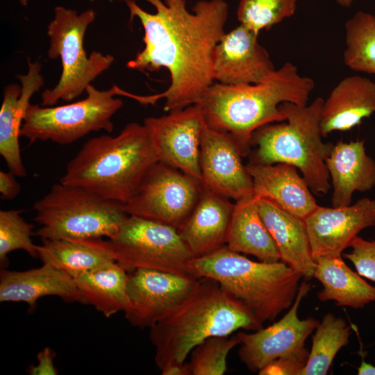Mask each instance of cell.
<instances>
[{"mask_svg":"<svg viewBox=\"0 0 375 375\" xmlns=\"http://www.w3.org/2000/svg\"><path fill=\"white\" fill-rule=\"evenodd\" d=\"M131 20L144 31V49L126 66L141 72L166 68L170 85L163 92L136 95L142 104L165 99L171 111L199 103L213 83L215 47L224 34L228 5L224 0L199 1L189 12L185 0H125Z\"/></svg>","mask_w":375,"mask_h":375,"instance_id":"cell-1","label":"cell"},{"mask_svg":"<svg viewBox=\"0 0 375 375\" xmlns=\"http://www.w3.org/2000/svg\"><path fill=\"white\" fill-rule=\"evenodd\" d=\"M314 88L312 78L299 75L297 67L288 62L258 83H212L199 103L206 126L230 133L245 157L251 153L256 130L285 121L280 104L306 106Z\"/></svg>","mask_w":375,"mask_h":375,"instance_id":"cell-2","label":"cell"},{"mask_svg":"<svg viewBox=\"0 0 375 375\" xmlns=\"http://www.w3.org/2000/svg\"><path fill=\"white\" fill-rule=\"evenodd\" d=\"M262 327L219 283L200 278L189 297L150 328L155 362L160 370L170 364L184 363L191 351L210 337Z\"/></svg>","mask_w":375,"mask_h":375,"instance_id":"cell-3","label":"cell"},{"mask_svg":"<svg viewBox=\"0 0 375 375\" xmlns=\"http://www.w3.org/2000/svg\"><path fill=\"white\" fill-rule=\"evenodd\" d=\"M158 162L147 128L132 122L116 136L88 140L67 164L60 182L124 204L136 194L145 175Z\"/></svg>","mask_w":375,"mask_h":375,"instance_id":"cell-4","label":"cell"},{"mask_svg":"<svg viewBox=\"0 0 375 375\" xmlns=\"http://www.w3.org/2000/svg\"><path fill=\"white\" fill-rule=\"evenodd\" d=\"M188 274L216 281L262 324L291 307L303 277L281 260L254 261L226 246L193 258Z\"/></svg>","mask_w":375,"mask_h":375,"instance_id":"cell-5","label":"cell"},{"mask_svg":"<svg viewBox=\"0 0 375 375\" xmlns=\"http://www.w3.org/2000/svg\"><path fill=\"white\" fill-rule=\"evenodd\" d=\"M324 100L318 97L304 106L290 102L280 104L287 122L266 124L253 132L251 144L257 149L250 162L294 166L313 194H326L331 185L325 160L333 144L322 140L320 115Z\"/></svg>","mask_w":375,"mask_h":375,"instance_id":"cell-6","label":"cell"},{"mask_svg":"<svg viewBox=\"0 0 375 375\" xmlns=\"http://www.w3.org/2000/svg\"><path fill=\"white\" fill-rule=\"evenodd\" d=\"M42 241L112 238L128 215L124 204L60 181L34 203Z\"/></svg>","mask_w":375,"mask_h":375,"instance_id":"cell-7","label":"cell"},{"mask_svg":"<svg viewBox=\"0 0 375 375\" xmlns=\"http://www.w3.org/2000/svg\"><path fill=\"white\" fill-rule=\"evenodd\" d=\"M95 17L91 8L78 14L72 9L56 7L54 18L47 27L50 39L47 56L51 60L60 58L62 73L56 85L42 93L41 106H53L60 100L70 101L78 97L112 65V55L92 51L88 56L84 49L85 34Z\"/></svg>","mask_w":375,"mask_h":375,"instance_id":"cell-8","label":"cell"},{"mask_svg":"<svg viewBox=\"0 0 375 375\" xmlns=\"http://www.w3.org/2000/svg\"><path fill=\"white\" fill-rule=\"evenodd\" d=\"M87 97L69 104L42 106L29 104L20 131V137L30 144L50 140L59 144H69L91 132L103 130L111 133L112 117L122 108L123 101L115 95L124 90L115 85L99 90L90 84Z\"/></svg>","mask_w":375,"mask_h":375,"instance_id":"cell-9","label":"cell"},{"mask_svg":"<svg viewBox=\"0 0 375 375\" xmlns=\"http://www.w3.org/2000/svg\"><path fill=\"white\" fill-rule=\"evenodd\" d=\"M108 242L115 261L128 273L150 269L188 274L193 259L176 228L134 215L127 217Z\"/></svg>","mask_w":375,"mask_h":375,"instance_id":"cell-10","label":"cell"},{"mask_svg":"<svg viewBox=\"0 0 375 375\" xmlns=\"http://www.w3.org/2000/svg\"><path fill=\"white\" fill-rule=\"evenodd\" d=\"M201 182L158 162L148 171L136 194L124 204L128 215L141 217L181 228L197 204Z\"/></svg>","mask_w":375,"mask_h":375,"instance_id":"cell-11","label":"cell"},{"mask_svg":"<svg viewBox=\"0 0 375 375\" xmlns=\"http://www.w3.org/2000/svg\"><path fill=\"white\" fill-rule=\"evenodd\" d=\"M199 278L188 274L138 269L128 273L125 317L131 325L151 328L181 303Z\"/></svg>","mask_w":375,"mask_h":375,"instance_id":"cell-12","label":"cell"},{"mask_svg":"<svg viewBox=\"0 0 375 375\" xmlns=\"http://www.w3.org/2000/svg\"><path fill=\"white\" fill-rule=\"evenodd\" d=\"M153 142L159 162L201 181L199 165L201 135L206 126L199 103L169 111L143 124Z\"/></svg>","mask_w":375,"mask_h":375,"instance_id":"cell-13","label":"cell"},{"mask_svg":"<svg viewBox=\"0 0 375 375\" xmlns=\"http://www.w3.org/2000/svg\"><path fill=\"white\" fill-rule=\"evenodd\" d=\"M310 290V283L301 282L292 305L278 321L251 333H237L239 358L249 371L258 372L272 361L305 347V341L319 323L312 317H298L300 303Z\"/></svg>","mask_w":375,"mask_h":375,"instance_id":"cell-14","label":"cell"},{"mask_svg":"<svg viewBox=\"0 0 375 375\" xmlns=\"http://www.w3.org/2000/svg\"><path fill=\"white\" fill-rule=\"evenodd\" d=\"M316 262L341 257L362 230L375 226V199L364 197L342 207H317L303 220Z\"/></svg>","mask_w":375,"mask_h":375,"instance_id":"cell-15","label":"cell"},{"mask_svg":"<svg viewBox=\"0 0 375 375\" xmlns=\"http://www.w3.org/2000/svg\"><path fill=\"white\" fill-rule=\"evenodd\" d=\"M242 157L230 133L206 126L201 135L199 156L203 186L235 201L252 194L253 181Z\"/></svg>","mask_w":375,"mask_h":375,"instance_id":"cell-16","label":"cell"},{"mask_svg":"<svg viewBox=\"0 0 375 375\" xmlns=\"http://www.w3.org/2000/svg\"><path fill=\"white\" fill-rule=\"evenodd\" d=\"M258 36L241 24L224 34L214 52V81L225 85L254 84L276 70Z\"/></svg>","mask_w":375,"mask_h":375,"instance_id":"cell-17","label":"cell"},{"mask_svg":"<svg viewBox=\"0 0 375 375\" xmlns=\"http://www.w3.org/2000/svg\"><path fill=\"white\" fill-rule=\"evenodd\" d=\"M28 66L26 74L17 76L21 85L14 83L3 88L0 110V154L9 171L19 177L26 176L19 142L22 125L31 98L44 83L40 62L28 60Z\"/></svg>","mask_w":375,"mask_h":375,"instance_id":"cell-18","label":"cell"},{"mask_svg":"<svg viewBox=\"0 0 375 375\" xmlns=\"http://www.w3.org/2000/svg\"><path fill=\"white\" fill-rule=\"evenodd\" d=\"M229 199L202 187L197 204L178 230L193 258L206 256L226 246L234 208Z\"/></svg>","mask_w":375,"mask_h":375,"instance_id":"cell-19","label":"cell"},{"mask_svg":"<svg viewBox=\"0 0 375 375\" xmlns=\"http://www.w3.org/2000/svg\"><path fill=\"white\" fill-rule=\"evenodd\" d=\"M253 193L268 199L290 214L304 220L318 206L297 168L286 163L262 165L250 162Z\"/></svg>","mask_w":375,"mask_h":375,"instance_id":"cell-20","label":"cell"},{"mask_svg":"<svg viewBox=\"0 0 375 375\" xmlns=\"http://www.w3.org/2000/svg\"><path fill=\"white\" fill-rule=\"evenodd\" d=\"M325 164L333 188V207L351 205L355 192L375 186V161L367 154L364 140L338 142Z\"/></svg>","mask_w":375,"mask_h":375,"instance_id":"cell-21","label":"cell"},{"mask_svg":"<svg viewBox=\"0 0 375 375\" xmlns=\"http://www.w3.org/2000/svg\"><path fill=\"white\" fill-rule=\"evenodd\" d=\"M375 112V83L353 75L341 80L324 100L320 115L323 138L333 131H347Z\"/></svg>","mask_w":375,"mask_h":375,"instance_id":"cell-22","label":"cell"},{"mask_svg":"<svg viewBox=\"0 0 375 375\" xmlns=\"http://www.w3.org/2000/svg\"><path fill=\"white\" fill-rule=\"evenodd\" d=\"M258 206L261 218L279 252L281 261L306 280L313 278L316 262L312 256L304 221L266 198L258 197Z\"/></svg>","mask_w":375,"mask_h":375,"instance_id":"cell-23","label":"cell"},{"mask_svg":"<svg viewBox=\"0 0 375 375\" xmlns=\"http://www.w3.org/2000/svg\"><path fill=\"white\" fill-rule=\"evenodd\" d=\"M45 296L79 302L74 278L49 265L26 271H1V302H24L34 308L37 301Z\"/></svg>","mask_w":375,"mask_h":375,"instance_id":"cell-24","label":"cell"},{"mask_svg":"<svg viewBox=\"0 0 375 375\" xmlns=\"http://www.w3.org/2000/svg\"><path fill=\"white\" fill-rule=\"evenodd\" d=\"M258 199L253 192L235 201L226 246L233 251L253 256L259 261L278 262L281 256L261 218Z\"/></svg>","mask_w":375,"mask_h":375,"instance_id":"cell-25","label":"cell"},{"mask_svg":"<svg viewBox=\"0 0 375 375\" xmlns=\"http://www.w3.org/2000/svg\"><path fill=\"white\" fill-rule=\"evenodd\" d=\"M37 250L43 264L73 278L116 262L108 240L102 238L43 240Z\"/></svg>","mask_w":375,"mask_h":375,"instance_id":"cell-26","label":"cell"},{"mask_svg":"<svg viewBox=\"0 0 375 375\" xmlns=\"http://www.w3.org/2000/svg\"><path fill=\"white\" fill-rule=\"evenodd\" d=\"M361 277L348 267L342 256L319 258L313 274L323 286L317 294L321 301H333L338 306L353 308L375 301V286Z\"/></svg>","mask_w":375,"mask_h":375,"instance_id":"cell-27","label":"cell"},{"mask_svg":"<svg viewBox=\"0 0 375 375\" xmlns=\"http://www.w3.org/2000/svg\"><path fill=\"white\" fill-rule=\"evenodd\" d=\"M79 302L93 306L106 317L126 308L128 273L117 262L74 278Z\"/></svg>","mask_w":375,"mask_h":375,"instance_id":"cell-28","label":"cell"},{"mask_svg":"<svg viewBox=\"0 0 375 375\" xmlns=\"http://www.w3.org/2000/svg\"><path fill=\"white\" fill-rule=\"evenodd\" d=\"M351 327L332 313L325 315L315 328L307 363L301 375H325L341 348L349 343Z\"/></svg>","mask_w":375,"mask_h":375,"instance_id":"cell-29","label":"cell"},{"mask_svg":"<svg viewBox=\"0 0 375 375\" xmlns=\"http://www.w3.org/2000/svg\"><path fill=\"white\" fill-rule=\"evenodd\" d=\"M344 27V65L353 71L375 75V15L358 11Z\"/></svg>","mask_w":375,"mask_h":375,"instance_id":"cell-30","label":"cell"},{"mask_svg":"<svg viewBox=\"0 0 375 375\" xmlns=\"http://www.w3.org/2000/svg\"><path fill=\"white\" fill-rule=\"evenodd\" d=\"M240 343L237 333L207 338L191 351L188 362L190 375H223L227 369L228 354Z\"/></svg>","mask_w":375,"mask_h":375,"instance_id":"cell-31","label":"cell"},{"mask_svg":"<svg viewBox=\"0 0 375 375\" xmlns=\"http://www.w3.org/2000/svg\"><path fill=\"white\" fill-rule=\"evenodd\" d=\"M297 0H240L237 17L241 24L259 34L294 15Z\"/></svg>","mask_w":375,"mask_h":375,"instance_id":"cell-32","label":"cell"},{"mask_svg":"<svg viewBox=\"0 0 375 375\" xmlns=\"http://www.w3.org/2000/svg\"><path fill=\"white\" fill-rule=\"evenodd\" d=\"M21 210L0 211V262L1 267L8 264L7 256L11 251L23 250L33 258L38 257V245L32 241L33 225L22 217Z\"/></svg>","mask_w":375,"mask_h":375,"instance_id":"cell-33","label":"cell"},{"mask_svg":"<svg viewBox=\"0 0 375 375\" xmlns=\"http://www.w3.org/2000/svg\"><path fill=\"white\" fill-rule=\"evenodd\" d=\"M350 247L351 252L343 253L342 256L353 263L360 276L375 282V240L356 236Z\"/></svg>","mask_w":375,"mask_h":375,"instance_id":"cell-34","label":"cell"},{"mask_svg":"<svg viewBox=\"0 0 375 375\" xmlns=\"http://www.w3.org/2000/svg\"><path fill=\"white\" fill-rule=\"evenodd\" d=\"M309 351L305 348L280 357L258 372L259 375H301L305 367Z\"/></svg>","mask_w":375,"mask_h":375,"instance_id":"cell-35","label":"cell"},{"mask_svg":"<svg viewBox=\"0 0 375 375\" xmlns=\"http://www.w3.org/2000/svg\"><path fill=\"white\" fill-rule=\"evenodd\" d=\"M55 356L54 351L49 347L43 349L37 356L38 364L29 367V374L31 375L58 374V371L53 364Z\"/></svg>","mask_w":375,"mask_h":375,"instance_id":"cell-36","label":"cell"},{"mask_svg":"<svg viewBox=\"0 0 375 375\" xmlns=\"http://www.w3.org/2000/svg\"><path fill=\"white\" fill-rule=\"evenodd\" d=\"M21 187L16 176L9 171L0 172V194L3 200H12L19 194Z\"/></svg>","mask_w":375,"mask_h":375,"instance_id":"cell-37","label":"cell"},{"mask_svg":"<svg viewBox=\"0 0 375 375\" xmlns=\"http://www.w3.org/2000/svg\"><path fill=\"white\" fill-rule=\"evenodd\" d=\"M160 371L162 375H190L188 362L170 364Z\"/></svg>","mask_w":375,"mask_h":375,"instance_id":"cell-38","label":"cell"},{"mask_svg":"<svg viewBox=\"0 0 375 375\" xmlns=\"http://www.w3.org/2000/svg\"><path fill=\"white\" fill-rule=\"evenodd\" d=\"M358 375H375V366L362 360L360 365L358 367Z\"/></svg>","mask_w":375,"mask_h":375,"instance_id":"cell-39","label":"cell"},{"mask_svg":"<svg viewBox=\"0 0 375 375\" xmlns=\"http://www.w3.org/2000/svg\"><path fill=\"white\" fill-rule=\"evenodd\" d=\"M353 1L354 0H336L338 4L346 8L350 7Z\"/></svg>","mask_w":375,"mask_h":375,"instance_id":"cell-40","label":"cell"}]
</instances>
